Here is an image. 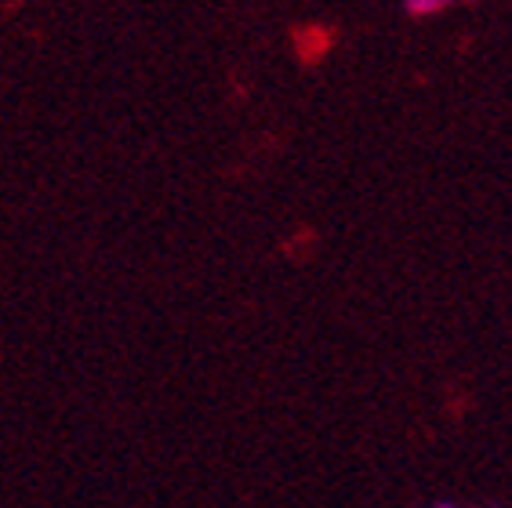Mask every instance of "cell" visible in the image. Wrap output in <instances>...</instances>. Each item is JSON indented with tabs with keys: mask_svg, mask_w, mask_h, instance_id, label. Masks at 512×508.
Returning a JSON list of instances; mask_svg holds the SVG:
<instances>
[{
	"mask_svg": "<svg viewBox=\"0 0 512 508\" xmlns=\"http://www.w3.org/2000/svg\"><path fill=\"white\" fill-rule=\"evenodd\" d=\"M440 508H451V505H440Z\"/></svg>",
	"mask_w": 512,
	"mask_h": 508,
	"instance_id": "6da1fadb",
	"label": "cell"
}]
</instances>
